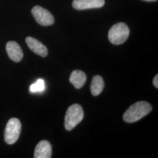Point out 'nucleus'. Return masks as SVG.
I'll use <instances>...</instances> for the list:
<instances>
[{"label": "nucleus", "instance_id": "obj_8", "mask_svg": "<svg viewBox=\"0 0 158 158\" xmlns=\"http://www.w3.org/2000/svg\"><path fill=\"white\" fill-rule=\"evenodd\" d=\"M29 48L35 53L45 57L48 55V49L40 41L32 37L28 36L25 40Z\"/></svg>", "mask_w": 158, "mask_h": 158}, {"label": "nucleus", "instance_id": "obj_9", "mask_svg": "<svg viewBox=\"0 0 158 158\" xmlns=\"http://www.w3.org/2000/svg\"><path fill=\"white\" fill-rule=\"evenodd\" d=\"M52 147L51 143L47 141H40L35 149L34 158H50L52 156Z\"/></svg>", "mask_w": 158, "mask_h": 158}, {"label": "nucleus", "instance_id": "obj_14", "mask_svg": "<svg viewBox=\"0 0 158 158\" xmlns=\"http://www.w3.org/2000/svg\"><path fill=\"white\" fill-rule=\"evenodd\" d=\"M143 1H148V2H151V1H157V0H143Z\"/></svg>", "mask_w": 158, "mask_h": 158}, {"label": "nucleus", "instance_id": "obj_7", "mask_svg": "<svg viewBox=\"0 0 158 158\" xmlns=\"http://www.w3.org/2000/svg\"><path fill=\"white\" fill-rule=\"evenodd\" d=\"M6 51L9 57L14 62H19L23 59V50L16 42H8L6 45Z\"/></svg>", "mask_w": 158, "mask_h": 158}, {"label": "nucleus", "instance_id": "obj_11", "mask_svg": "<svg viewBox=\"0 0 158 158\" xmlns=\"http://www.w3.org/2000/svg\"><path fill=\"white\" fill-rule=\"evenodd\" d=\"M104 87V80L100 76H95L92 80L91 84V91L93 96L99 95Z\"/></svg>", "mask_w": 158, "mask_h": 158}, {"label": "nucleus", "instance_id": "obj_3", "mask_svg": "<svg viewBox=\"0 0 158 158\" xmlns=\"http://www.w3.org/2000/svg\"><path fill=\"white\" fill-rule=\"evenodd\" d=\"M130 35V29L123 23L115 24L108 32V40L114 45H121L127 40Z\"/></svg>", "mask_w": 158, "mask_h": 158}, {"label": "nucleus", "instance_id": "obj_5", "mask_svg": "<svg viewBox=\"0 0 158 158\" xmlns=\"http://www.w3.org/2000/svg\"><path fill=\"white\" fill-rule=\"evenodd\" d=\"M32 14L36 22L42 26H49L53 24L55 21L51 12L40 6H34Z\"/></svg>", "mask_w": 158, "mask_h": 158}, {"label": "nucleus", "instance_id": "obj_6", "mask_svg": "<svg viewBox=\"0 0 158 158\" xmlns=\"http://www.w3.org/2000/svg\"><path fill=\"white\" fill-rule=\"evenodd\" d=\"M105 4L104 0H74L72 6L78 10L101 8Z\"/></svg>", "mask_w": 158, "mask_h": 158}, {"label": "nucleus", "instance_id": "obj_13", "mask_svg": "<svg viewBox=\"0 0 158 158\" xmlns=\"http://www.w3.org/2000/svg\"><path fill=\"white\" fill-rule=\"evenodd\" d=\"M153 84L154 85V86L156 88V89H158V74H156L155 76V77H154V79L153 80Z\"/></svg>", "mask_w": 158, "mask_h": 158}, {"label": "nucleus", "instance_id": "obj_10", "mask_svg": "<svg viewBox=\"0 0 158 158\" xmlns=\"http://www.w3.org/2000/svg\"><path fill=\"white\" fill-rule=\"evenodd\" d=\"M69 80L76 89H79L85 85L86 81V75L83 72L76 70L70 74Z\"/></svg>", "mask_w": 158, "mask_h": 158}, {"label": "nucleus", "instance_id": "obj_1", "mask_svg": "<svg viewBox=\"0 0 158 158\" xmlns=\"http://www.w3.org/2000/svg\"><path fill=\"white\" fill-rule=\"evenodd\" d=\"M152 111L151 105L147 102H139L132 104L127 109L123 119L128 123H135L146 116Z\"/></svg>", "mask_w": 158, "mask_h": 158}, {"label": "nucleus", "instance_id": "obj_12", "mask_svg": "<svg viewBox=\"0 0 158 158\" xmlns=\"http://www.w3.org/2000/svg\"><path fill=\"white\" fill-rule=\"evenodd\" d=\"M45 89V81L42 79H39L37 81L31 85L30 87V91L31 92H41Z\"/></svg>", "mask_w": 158, "mask_h": 158}, {"label": "nucleus", "instance_id": "obj_4", "mask_svg": "<svg viewBox=\"0 0 158 158\" xmlns=\"http://www.w3.org/2000/svg\"><path fill=\"white\" fill-rule=\"evenodd\" d=\"M21 124L20 121L16 118L10 119L6 125L4 132V139L9 145L14 144L17 141L20 135Z\"/></svg>", "mask_w": 158, "mask_h": 158}, {"label": "nucleus", "instance_id": "obj_2", "mask_svg": "<svg viewBox=\"0 0 158 158\" xmlns=\"http://www.w3.org/2000/svg\"><path fill=\"white\" fill-rule=\"evenodd\" d=\"M84 117V111L81 106L74 104L68 108L64 118L66 130L71 131L79 124Z\"/></svg>", "mask_w": 158, "mask_h": 158}]
</instances>
